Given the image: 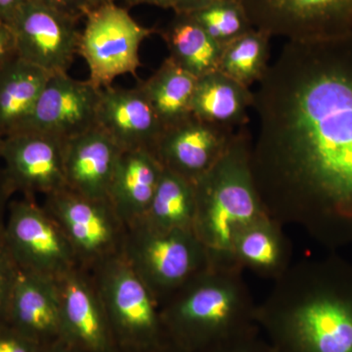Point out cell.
<instances>
[{"mask_svg":"<svg viewBox=\"0 0 352 352\" xmlns=\"http://www.w3.org/2000/svg\"><path fill=\"white\" fill-rule=\"evenodd\" d=\"M254 96L266 212L331 251L352 245V34L287 41Z\"/></svg>","mask_w":352,"mask_h":352,"instance_id":"cell-1","label":"cell"},{"mask_svg":"<svg viewBox=\"0 0 352 352\" xmlns=\"http://www.w3.org/2000/svg\"><path fill=\"white\" fill-rule=\"evenodd\" d=\"M256 324L277 352H352V263L332 254L292 264Z\"/></svg>","mask_w":352,"mask_h":352,"instance_id":"cell-2","label":"cell"},{"mask_svg":"<svg viewBox=\"0 0 352 352\" xmlns=\"http://www.w3.org/2000/svg\"><path fill=\"white\" fill-rule=\"evenodd\" d=\"M243 271L210 265L161 305L166 335L185 352H198L258 329Z\"/></svg>","mask_w":352,"mask_h":352,"instance_id":"cell-3","label":"cell"},{"mask_svg":"<svg viewBox=\"0 0 352 352\" xmlns=\"http://www.w3.org/2000/svg\"><path fill=\"white\" fill-rule=\"evenodd\" d=\"M252 141L247 126L238 129L223 156L194 183L193 231L205 247L210 265L237 266L232 256L234 240L252 222L270 217L252 177Z\"/></svg>","mask_w":352,"mask_h":352,"instance_id":"cell-4","label":"cell"},{"mask_svg":"<svg viewBox=\"0 0 352 352\" xmlns=\"http://www.w3.org/2000/svg\"><path fill=\"white\" fill-rule=\"evenodd\" d=\"M94 283L120 349H147L170 340L156 296L122 254L97 265Z\"/></svg>","mask_w":352,"mask_h":352,"instance_id":"cell-5","label":"cell"},{"mask_svg":"<svg viewBox=\"0 0 352 352\" xmlns=\"http://www.w3.org/2000/svg\"><path fill=\"white\" fill-rule=\"evenodd\" d=\"M122 254L160 305L210 265L193 230H160L142 223L127 227Z\"/></svg>","mask_w":352,"mask_h":352,"instance_id":"cell-6","label":"cell"},{"mask_svg":"<svg viewBox=\"0 0 352 352\" xmlns=\"http://www.w3.org/2000/svg\"><path fill=\"white\" fill-rule=\"evenodd\" d=\"M2 238L22 272L58 280L80 267L56 220L34 197L8 204Z\"/></svg>","mask_w":352,"mask_h":352,"instance_id":"cell-7","label":"cell"},{"mask_svg":"<svg viewBox=\"0 0 352 352\" xmlns=\"http://www.w3.org/2000/svg\"><path fill=\"white\" fill-rule=\"evenodd\" d=\"M80 32L78 55L87 62L95 87H111L120 76L135 75L139 50L155 30L139 25L126 8L116 3L91 9Z\"/></svg>","mask_w":352,"mask_h":352,"instance_id":"cell-8","label":"cell"},{"mask_svg":"<svg viewBox=\"0 0 352 352\" xmlns=\"http://www.w3.org/2000/svg\"><path fill=\"white\" fill-rule=\"evenodd\" d=\"M43 208L62 229L80 265L97 266L122 254L126 227L109 201L65 189L44 196Z\"/></svg>","mask_w":352,"mask_h":352,"instance_id":"cell-9","label":"cell"},{"mask_svg":"<svg viewBox=\"0 0 352 352\" xmlns=\"http://www.w3.org/2000/svg\"><path fill=\"white\" fill-rule=\"evenodd\" d=\"M78 21L41 0H25L7 25L17 56L55 75L68 73L78 54Z\"/></svg>","mask_w":352,"mask_h":352,"instance_id":"cell-10","label":"cell"},{"mask_svg":"<svg viewBox=\"0 0 352 352\" xmlns=\"http://www.w3.org/2000/svg\"><path fill=\"white\" fill-rule=\"evenodd\" d=\"M254 29L289 41L352 34V0H239Z\"/></svg>","mask_w":352,"mask_h":352,"instance_id":"cell-11","label":"cell"},{"mask_svg":"<svg viewBox=\"0 0 352 352\" xmlns=\"http://www.w3.org/2000/svg\"><path fill=\"white\" fill-rule=\"evenodd\" d=\"M101 88L69 74L50 75L29 117L16 132H36L67 141L97 126Z\"/></svg>","mask_w":352,"mask_h":352,"instance_id":"cell-12","label":"cell"},{"mask_svg":"<svg viewBox=\"0 0 352 352\" xmlns=\"http://www.w3.org/2000/svg\"><path fill=\"white\" fill-rule=\"evenodd\" d=\"M64 141L36 133L16 132L4 138L0 159L9 189L25 197L44 196L67 188Z\"/></svg>","mask_w":352,"mask_h":352,"instance_id":"cell-13","label":"cell"},{"mask_svg":"<svg viewBox=\"0 0 352 352\" xmlns=\"http://www.w3.org/2000/svg\"><path fill=\"white\" fill-rule=\"evenodd\" d=\"M60 300V340L78 352H119L94 282L80 267L56 280Z\"/></svg>","mask_w":352,"mask_h":352,"instance_id":"cell-14","label":"cell"},{"mask_svg":"<svg viewBox=\"0 0 352 352\" xmlns=\"http://www.w3.org/2000/svg\"><path fill=\"white\" fill-rule=\"evenodd\" d=\"M235 133L191 115L164 127L153 153L164 170L195 183L223 156Z\"/></svg>","mask_w":352,"mask_h":352,"instance_id":"cell-15","label":"cell"},{"mask_svg":"<svg viewBox=\"0 0 352 352\" xmlns=\"http://www.w3.org/2000/svg\"><path fill=\"white\" fill-rule=\"evenodd\" d=\"M97 126L122 151L145 149L153 153L164 131L163 124L138 87L101 88Z\"/></svg>","mask_w":352,"mask_h":352,"instance_id":"cell-16","label":"cell"},{"mask_svg":"<svg viewBox=\"0 0 352 352\" xmlns=\"http://www.w3.org/2000/svg\"><path fill=\"white\" fill-rule=\"evenodd\" d=\"M122 150L98 126L65 141L67 188L94 200L108 201Z\"/></svg>","mask_w":352,"mask_h":352,"instance_id":"cell-17","label":"cell"},{"mask_svg":"<svg viewBox=\"0 0 352 352\" xmlns=\"http://www.w3.org/2000/svg\"><path fill=\"white\" fill-rule=\"evenodd\" d=\"M7 325L41 347L59 340L61 317L56 280L21 271Z\"/></svg>","mask_w":352,"mask_h":352,"instance_id":"cell-18","label":"cell"},{"mask_svg":"<svg viewBox=\"0 0 352 352\" xmlns=\"http://www.w3.org/2000/svg\"><path fill=\"white\" fill-rule=\"evenodd\" d=\"M163 171V166L149 150L120 153L108 201L126 228L145 217Z\"/></svg>","mask_w":352,"mask_h":352,"instance_id":"cell-19","label":"cell"},{"mask_svg":"<svg viewBox=\"0 0 352 352\" xmlns=\"http://www.w3.org/2000/svg\"><path fill=\"white\" fill-rule=\"evenodd\" d=\"M234 263L263 279H279L292 265L291 242L283 226L270 217L252 222L243 229L233 243Z\"/></svg>","mask_w":352,"mask_h":352,"instance_id":"cell-20","label":"cell"},{"mask_svg":"<svg viewBox=\"0 0 352 352\" xmlns=\"http://www.w3.org/2000/svg\"><path fill=\"white\" fill-rule=\"evenodd\" d=\"M254 100L249 87L217 69L197 80L191 113L210 124L237 131L248 126V111Z\"/></svg>","mask_w":352,"mask_h":352,"instance_id":"cell-21","label":"cell"},{"mask_svg":"<svg viewBox=\"0 0 352 352\" xmlns=\"http://www.w3.org/2000/svg\"><path fill=\"white\" fill-rule=\"evenodd\" d=\"M43 69L16 55L0 64V133L17 131L32 109L50 78Z\"/></svg>","mask_w":352,"mask_h":352,"instance_id":"cell-22","label":"cell"},{"mask_svg":"<svg viewBox=\"0 0 352 352\" xmlns=\"http://www.w3.org/2000/svg\"><path fill=\"white\" fill-rule=\"evenodd\" d=\"M198 78L168 57L148 80L138 87L151 104L164 129L192 115L191 103Z\"/></svg>","mask_w":352,"mask_h":352,"instance_id":"cell-23","label":"cell"},{"mask_svg":"<svg viewBox=\"0 0 352 352\" xmlns=\"http://www.w3.org/2000/svg\"><path fill=\"white\" fill-rule=\"evenodd\" d=\"M162 36L168 57L197 78L219 69L222 48L189 14H175Z\"/></svg>","mask_w":352,"mask_h":352,"instance_id":"cell-24","label":"cell"},{"mask_svg":"<svg viewBox=\"0 0 352 352\" xmlns=\"http://www.w3.org/2000/svg\"><path fill=\"white\" fill-rule=\"evenodd\" d=\"M195 215V184L164 168L151 205L138 223L160 230H193Z\"/></svg>","mask_w":352,"mask_h":352,"instance_id":"cell-25","label":"cell"},{"mask_svg":"<svg viewBox=\"0 0 352 352\" xmlns=\"http://www.w3.org/2000/svg\"><path fill=\"white\" fill-rule=\"evenodd\" d=\"M271 36L252 29L223 47L219 69L236 82L251 88L265 75L270 64Z\"/></svg>","mask_w":352,"mask_h":352,"instance_id":"cell-26","label":"cell"},{"mask_svg":"<svg viewBox=\"0 0 352 352\" xmlns=\"http://www.w3.org/2000/svg\"><path fill=\"white\" fill-rule=\"evenodd\" d=\"M188 14L222 50L254 29L239 0L217 2Z\"/></svg>","mask_w":352,"mask_h":352,"instance_id":"cell-27","label":"cell"},{"mask_svg":"<svg viewBox=\"0 0 352 352\" xmlns=\"http://www.w3.org/2000/svg\"><path fill=\"white\" fill-rule=\"evenodd\" d=\"M21 274L20 268L9 254L0 233V327L7 325L9 307L16 284Z\"/></svg>","mask_w":352,"mask_h":352,"instance_id":"cell-28","label":"cell"},{"mask_svg":"<svg viewBox=\"0 0 352 352\" xmlns=\"http://www.w3.org/2000/svg\"><path fill=\"white\" fill-rule=\"evenodd\" d=\"M261 333L259 328L256 329L198 352H277Z\"/></svg>","mask_w":352,"mask_h":352,"instance_id":"cell-29","label":"cell"},{"mask_svg":"<svg viewBox=\"0 0 352 352\" xmlns=\"http://www.w3.org/2000/svg\"><path fill=\"white\" fill-rule=\"evenodd\" d=\"M43 347L8 325L0 327V352H41Z\"/></svg>","mask_w":352,"mask_h":352,"instance_id":"cell-30","label":"cell"},{"mask_svg":"<svg viewBox=\"0 0 352 352\" xmlns=\"http://www.w3.org/2000/svg\"><path fill=\"white\" fill-rule=\"evenodd\" d=\"M41 1L60 9L78 19L85 17L90 11L89 6L85 0H41Z\"/></svg>","mask_w":352,"mask_h":352,"instance_id":"cell-31","label":"cell"},{"mask_svg":"<svg viewBox=\"0 0 352 352\" xmlns=\"http://www.w3.org/2000/svg\"><path fill=\"white\" fill-rule=\"evenodd\" d=\"M15 41L10 28L3 21L0 20V64L15 57Z\"/></svg>","mask_w":352,"mask_h":352,"instance_id":"cell-32","label":"cell"},{"mask_svg":"<svg viewBox=\"0 0 352 352\" xmlns=\"http://www.w3.org/2000/svg\"><path fill=\"white\" fill-rule=\"evenodd\" d=\"M220 1L226 0H177L173 10L175 14H188Z\"/></svg>","mask_w":352,"mask_h":352,"instance_id":"cell-33","label":"cell"},{"mask_svg":"<svg viewBox=\"0 0 352 352\" xmlns=\"http://www.w3.org/2000/svg\"><path fill=\"white\" fill-rule=\"evenodd\" d=\"M12 195V192L7 185L3 173L0 168V233L3 230L4 221H6L7 208H8L9 197Z\"/></svg>","mask_w":352,"mask_h":352,"instance_id":"cell-34","label":"cell"},{"mask_svg":"<svg viewBox=\"0 0 352 352\" xmlns=\"http://www.w3.org/2000/svg\"><path fill=\"white\" fill-rule=\"evenodd\" d=\"M25 0H0V20L8 23Z\"/></svg>","mask_w":352,"mask_h":352,"instance_id":"cell-35","label":"cell"},{"mask_svg":"<svg viewBox=\"0 0 352 352\" xmlns=\"http://www.w3.org/2000/svg\"><path fill=\"white\" fill-rule=\"evenodd\" d=\"M119 352H185L182 349L176 346L170 340L152 347L142 349H120Z\"/></svg>","mask_w":352,"mask_h":352,"instance_id":"cell-36","label":"cell"},{"mask_svg":"<svg viewBox=\"0 0 352 352\" xmlns=\"http://www.w3.org/2000/svg\"><path fill=\"white\" fill-rule=\"evenodd\" d=\"M177 0H124L129 6H140V4H148L160 7L164 9H173Z\"/></svg>","mask_w":352,"mask_h":352,"instance_id":"cell-37","label":"cell"},{"mask_svg":"<svg viewBox=\"0 0 352 352\" xmlns=\"http://www.w3.org/2000/svg\"><path fill=\"white\" fill-rule=\"evenodd\" d=\"M41 352H78L75 349H72L67 346L62 340H57L53 344H48V346L43 347Z\"/></svg>","mask_w":352,"mask_h":352,"instance_id":"cell-38","label":"cell"},{"mask_svg":"<svg viewBox=\"0 0 352 352\" xmlns=\"http://www.w3.org/2000/svg\"><path fill=\"white\" fill-rule=\"evenodd\" d=\"M90 10L97 8V7L108 6V4L116 3V0H85Z\"/></svg>","mask_w":352,"mask_h":352,"instance_id":"cell-39","label":"cell"},{"mask_svg":"<svg viewBox=\"0 0 352 352\" xmlns=\"http://www.w3.org/2000/svg\"><path fill=\"white\" fill-rule=\"evenodd\" d=\"M4 138H6V136L0 133V155H1L2 147H3Z\"/></svg>","mask_w":352,"mask_h":352,"instance_id":"cell-40","label":"cell"}]
</instances>
